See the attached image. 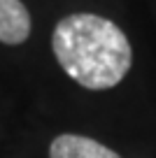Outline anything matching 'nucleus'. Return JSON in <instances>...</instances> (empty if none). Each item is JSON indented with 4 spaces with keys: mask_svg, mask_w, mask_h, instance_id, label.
I'll return each mask as SVG.
<instances>
[{
    "mask_svg": "<svg viewBox=\"0 0 156 158\" xmlns=\"http://www.w3.org/2000/svg\"><path fill=\"white\" fill-rule=\"evenodd\" d=\"M49 158H121V156L93 137L63 133L51 139Z\"/></svg>",
    "mask_w": 156,
    "mask_h": 158,
    "instance_id": "2",
    "label": "nucleus"
},
{
    "mask_svg": "<svg viewBox=\"0 0 156 158\" xmlns=\"http://www.w3.org/2000/svg\"><path fill=\"white\" fill-rule=\"evenodd\" d=\"M51 49L63 72L89 91L114 89L133 65L126 33L114 21L89 12L68 14L56 23Z\"/></svg>",
    "mask_w": 156,
    "mask_h": 158,
    "instance_id": "1",
    "label": "nucleus"
},
{
    "mask_svg": "<svg viewBox=\"0 0 156 158\" xmlns=\"http://www.w3.org/2000/svg\"><path fill=\"white\" fill-rule=\"evenodd\" d=\"M30 35V12L21 0H0V42L24 44Z\"/></svg>",
    "mask_w": 156,
    "mask_h": 158,
    "instance_id": "3",
    "label": "nucleus"
}]
</instances>
